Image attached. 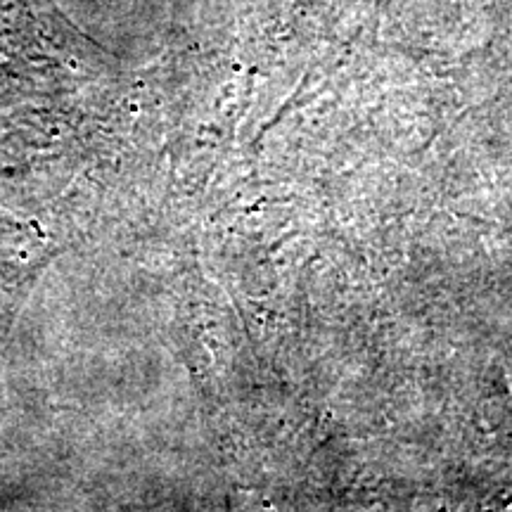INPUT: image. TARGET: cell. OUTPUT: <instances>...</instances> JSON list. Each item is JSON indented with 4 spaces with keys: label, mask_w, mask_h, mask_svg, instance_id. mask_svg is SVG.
I'll return each mask as SVG.
<instances>
[]
</instances>
